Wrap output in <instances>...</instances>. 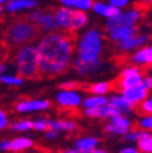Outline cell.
Returning a JSON list of instances; mask_svg holds the SVG:
<instances>
[{"instance_id":"6da1fadb","label":"cell","mask_w":152,"mask_h":153,"mask_svg":"<svg viewBox=\"0 0 152 153\" xmlns=\"http://www.w3.org/2000/svg\"><path fill=\"white\" fill-rule=\"evenodd\" d=\"M38 74L54 76L64 73L73 59V38L63 33L51 32L37 45Z\"/></svg>"},{"instance_id":"7a4b0ae2","label":"cell","mask_w":152,"mask_h":153,"mask_svg":"<svg viewBox=\"0 0 152 153\" xmlns=\"http://www.w3.org/2000/svg\"><path fill=\"white\" fill-rule=\"evenodd\" d=\"M37 36V26L29 19L14 22L6 32V42L11 47L30 44Z\"/></svg>"},{"instance_id":"3957f363","label":"cell","mask_w":152,"mask_h":153,"mask_svg":"<svg viewBox=\"0 0 152 153\" xmlns=\"http://www.w3.org/2000/svg\"><path fill=\"white\" fill-rule=\"evenodd\" d=\"M16 71L22 78H33L38 74L37 47L26 44L18 49L15 55Z\"/></svg>"},{"instance_id":"277c9868","label":"cell","mask_w":152,"mask_h":153,"mask_svg":"<svg viewBox=\"0 0 152 153\" xmlns=\"http://www.w3.org/2000/svg\"><path fill=\"white\" fill-rule=\"evenodd\" d=\"M104 40L103 34L97 29H91L85 32L77 41V53L81 57L97 59L103 53Z\"/></svg>"},{"instance_id":"5b68a950","label":"cell","mask_w":152,"mask_h":153,"mask_svg":"<svg viewBox=\"0 0 152 153\" xmlns=\"http://www.w3.org/2000/svg\"><path fill=\"white\" fill-rule=\"evenodd\" d=\"M141 11L137 8H132L127 11H121L118 15L108 19L107 29L110 27H121V26H133L137 27V23L141 21Z\"/></svg>"},{"instance_id":"8992f818","label":"cell","mask_w":152,"mask_h":153,"mask_svg":"<svg viewBox=\"0 0 152 153\" xmlns=\"http://www.w3.org/2000/svg\"><path fill=\"white\" fill-rule=\"evenodd\" d=\"M29 21L32 23H34L36 26H38V27L45 33L55 32L58 29V25H56V22H55L54 15L51 13L41 11V10H34V11H32V13L29 14Z\"/></svg>"},{"instance_id":"52a82bcc","label":"cell","mask_w":152,"mask_h":153,"mask_svg":"<svg viewBox=\"0 0 152 153\" xmlns=\"http://www.w3.org/2000/svg\"><path fill=\"white\" fill-rule=\"evenodd\" d=\"M101 67V57L97 59H89V57H81L77 55L73 60V68L79 75H88V74L96 73Z\"/></svg>"},{"instance_id":"ba28073f","label":"cell","mask_w":152,"mask_h":153,"mask_svg":"<svg viewBox=\"0 0 152 153\" xmlns=\"http://www.w3.org/2000/svg\"><path fill=\"white\" fill-rule=\"evenodd\" d=\"M51 107V102L45 99H30L22 100L15 104V109L19 114H33V112L47 111Z\"/></svg>"},{"instance_id":"9c48e42d","label":"cell","mask_w":152,"mask_h":153,"mask_svg":"<svg viewBox=\"0 0 152 153\" xmlns=\"http://www.w3.org/2000/svg\"><path fill=\"white\" fill-rule=\"evenodd\" d=\"M132 128V122L124 114H119L114 118H111L110 122L106 124V131L114 135H125Z\"/></svg>"},{"instance_id":"30bf717a","label":"cell","mask_w":152,"mask_h":153,"mask_svg":"<svg viewBox=\"0 0 152 153\" xmlns=\"http://www.w3.org/2000/svg\"><path fill=\"white\" fill-rule=\"evenodd\" d=\"M82 96L77 90H59L56 93V102L63 108H77L82 104Z\"/></svg>"},{"instance_id":"8fae6325","label":"cell","mask_w":152,"mask_h":153,"mask_svg":"<svg viewBox=\"0 0 152 153\" xmlns=\"http://www.w3.org/2000/svg\"><path fill=\"white\" fill-rule=\"evenodd\" d=\"M147 41H148V34L137 32L136 34L129 36V37L118 41V48L122 52H130L140 47H143V45H147Z\"/></svg>"},{"instance_id":"7c38bea8","label":"cell","mask_w":152,"mask_h":153,"mask_svg":"<svg viewBox=\"0 0 152 153\" xmlns=\"http://www.w3.org/2000/svg\"><path fill=\"white\" fill-rule=\"evenodd\" d=\"M54 19L58 25V29L63 30H73V10L67 7H60L55 11Z\"/></svg>"},{"instance_id":"4fadbf2b","label":"cell","mask_w":152,"mask_h":153,"mask_svg":"<svg viewBox=\"0 0 152 153\" xmlns=\"http://www.w3.org/2000/svg\"><path fill=\"white\" fill-rule=\"evenodd\" d=\"M84 114H85L86 116H89V118L111 119V118H114V116H117V115H119L121 112L107 102V104L101 105V107H97V108H85Z\"/></svg>"},{"instance_id":"5bb4252c","label":"cell","mask_w":152,"mask_h":153,"mask_svg":"<svg viewBox=\"0 0 152 153\" xmlns=\"http://www.w3.org/2000/svg\"><path fill=\"white\" fill-rule=\"evenodd\" d=\"M148 93H149V90L145 89L143 85L133 86V88L122 90V96L133 105H139L143 100H145L148 97Z\"/></svg>"},{"instance_id":"9a60e30c","label":"cell","mask_w":152,"mask_h":153,"mask_svg":"<svg viewBox=\"0 0 152 153\" xmlns=\"http://www.w3.org/2000/svg\"><path fill=\"white\" fill-rule=\"evenodd\" d=\"M139 32L137 27H133V26H121V27H110L107 29V34L110 37L111 41L118 42L124 38L129 37V36H133Z\"/></svg>"},{"instance_id":"2e32d148","label":"cell","mask_w":152,"mask_h":153,"mask_svg":"<svg viewBox=\"0 0 152 153\" xmlns=\"http://www.w3.org/2000/svg\"><path fill=\"white\" fill-rule=\"evenodd\" d=\"M132 62L140 66H149L152 62V47L143 45V47L137 48L134 53L132 55Z\"/></svg>"},{"instance_id":"e0dca14e","label":"cell","mask_w":152,"mask_h":153,"mask_svg":"<svg viewBox=\"0 0 152 153\" xmlns=\"http://www.w3.org/2000/svg\"><path fill=\"white\" fill-rule=\"evenodd\" d=\"M37 0H8L7 1V11L8 13H19L26 10H33L37 7Z\"/></svg>"},{"instance_id":"ac0fdd59","label":"cell","mask_w":152,"mask_h":153,"mask_svg":"<svg viewBox=\"0 0 152 153\" xmlns=\"http://www.w3.org/2000/svg\"><path fill=\"white\" fill-rule=\"evenodd\" d=\"M92 10H93V13H96L97 15L104 16V18H107V19L112 18V16L118 15V14L121 13L119 8L111 6V4H108V3H104V1H96V3H93Z\"/></svg>"},{"instance_id":"d6986e66","label":"cell","mask_w":152,"mask_h":153,"mask_svg":"<svg viewBox=\"0 0 152 153\" xmlns=\"http://www.w3.org/2000/svg\"><path fill=\"white\" fill-rule=\"evenodd\" d=\"M108 104L112 105L114 108H117L121 114H127L134 108V105L129 102L122 94H114L108 99Z\"/></svg>"},{"instance_id":"ffe728a7","label":"cell","mask_w":152,"mask_h":153,"mask_svg":"<svg viewBox=\"0 0 152 153\" xmlns=\"http://www.w3.org/2000/svg\"><path fill=\"white\" fill-rule=\"evenodd\" d=\"M34 145L32 138L29 137H16L14 140L8 141V150H13V152H22V150L30 149V148Z\"/></svg>"},{"instance_id":"44dd1931","label":"cell","mask_w":152,"mask_h":153,"mask_svg":"<svg viewBox=\"0 0 152 153\" xmlns=\"http://www.w3.org/2000/svg\"><path fill=\"white\" fill-rule=\"evenodd\" d=\"M143 74H134V75H127V76H121L118 81V90H125L133 86H139L143 82Z\"/></svg>"},{"instance_id":"7402d4cb","label":"cell","mask_w":152,"mask_h":153,"mask_svg":"<svg viewBox=\"0 0 152 153\" xmlns=\"http://www.w3.org/2000/svg\"><path fill=\"white\" fill-rule=\"evenodd\" d=\"M99 143V140L95 137H82L77 140L76 142V149L79 153H91Z\"/></svg>"},{"instance_id":"603a6c76","label":"cell","mask_w":152,"mask_h":153,"mask_svg":"<svg viewBox=\"0 0 152 153\" xmlns=\"http://www.w3.org/2000/svg\"><path fill=\"white\" fill-rule=\"evenodd\" d=\"M60 4L63 7H67V8L71 10H79V11H89L92 8L93 0H59Z\"/></svg>"},{"instance_id":"cb8c5ba5","label":"cell","mask_w":152,"mask_h":153,"mask_svg":"<svg viewBox=\"0 0 152 153\" xmlns=\"http://www.w3.org/2000/svg\"><path fill=\"white\" fill-rule=\"evenodd\" d=\"M48 128L56 131H74L77 128L76 122L71 120H48Z\"/></svg>"},{"instance_id":"d4e9b609","label":"cell","mask_w":152,"mask_h":153,"mask_svg":"<svg viewBox=\"0 0 152 153\" xmlns=\"http://www.w3.org/2000/svg\"><path fill=\"white\" fill-rule=\"evenodd\" d=\"M108 102V99L106 96H99V94H92L86 97L85 100H82V105L84 109L85 108H97V107H101Z\"/></svg>"},{"instance_id":"484cf974","label":"cell","mask_w":152,"mask_h":153,"mask_svg":"<svg viewBox=\"0 0 152 153\" xmlns=\"http://www.w3.org/2000/svg\"><path fill=\"white\" fill-rule=\"evenodd\" d=\"M88 25V15L84 11L73 10V30H79Z\"/></svg>"},{"instance_id":"4316f807","label":"cell","mask_w":152,"mask_h":153,"mask_svg":"<svg viewBox=\"0 0 152 153\" xmlns=\"http://www.w3.org/2000/svg\"><path fill=\"white\" fill-rule=\"evenodd\" d=\"M137 150L140 153H152V135L147 133L144 137L137 141Z\"/></svg>"},{"instance_id":"83f0119b","label":"cell","mask_w":152,"mask_h":153,"mask_svg":"<svg viewBox=\"0 0 152 153\" xmlns=\"http://www.w3.org/2000/svg\"><path fill=\"white\" fill-rule=\"evenodd\" d=\"M0 81L8 86H21L23 83L22 76L15 75V74H1L0 75Z\"/></svg>"},{"instance_id":"f1b7e54d","label":"cell","mask_w":152,"mask_h":153,"mask_svg":"<svg viewBox=\"0 0 152 153\" xmlns=\"http://www.w3.org/2000/svg\"><path fill=\"white\" fill-rule=\"evenodd\" d=\"M89 90H91L92 94L106 96L111 90V83L104 82V81H103V82H96V83H93V85L89 88Z\"/></svg>"},{"instance_id":"f546056e","label":"cell","mask_w":152,"mask_h":153,"mask_svg":"<svg viewBox=\"0 0 152 153\" xmlns=\"http://www.w3.org/2000/svg\"><path fill=\"white\" fill-rule=\"evenodd\" d=\"M147 133H148V131L141 130V128H139V130H132V128H130V130L124 135V138H125V141H127V142H137V141H139L141 137H144Z\"/></svg>"},{"instance_id":"4dcf8cb0","label":"cell","mask_w":152,"mask_h":153,"mask_svg":"<svg viewBox=\"0 0 152 153\" xmlns=\"http://www.w3.org/2000/svg\"><path fill=\"white\" fill-rule=\"evenodd\" d=\"M11 128L14 131H18V133H25V131L32 130V120H28V119H22V120H18L15 123L11 124Z\"/></svg>"},{"instance_id":"1f68e13d","label":"cell","mask_w":152,"mask_h":153,"mask_svg":"<svg viewBox=\"0 0 152 153\" xmlns=\"http://www.w3.org/2000/svg\"><path fill=\"white\" fill-rule=\"evenodd\" d=\"M32 128L37 131H47L48 130V120L47 119H36L32 122Z\"/></svg>"},{"instance_id":"d6a6232c","label":"cell","mask_w":152,"mask_h":153,"mask_svg":"<svg viewBox=\"0 0 152 153\" xmlns=\"http://www.w3.org/2000/svg\"><path fill=\"white\" fill-rule=\"evenodd\" d=\"M139 126L141 130H145V131H149L152 128V118L151 115H144L143 118L140 119L139 122Z\"/></svg>"},{"instance_id":"836d02e7","label":"cell","mask_w":152,"mask_h":153,"mask_svg":"<svg viewBox=\"0 0 152 153\" xmlns=\"http://www.w3.org/2000/svg\"><path fill=\"white\" fill-rule=\"evenodd\" d=\"M140 109L144 115H151L152 112V99L151 97H147L145 100L140 102Z\"/></svg>"},{"instance_id":"e575fe53","label":"cell","mask_w":152,"mask_h":153,"mask_svg":"<svg viewBox=\"0 0 152 153\" xmlns=\"http://www.w3.org/2000/svg\"><path fill=\"white\" fill-rule=\"evenodd\" d=\"M134 74H141V70L136 66H129L125 70H122L121 76H127V75H134Z\"/></svg>"},{"instance_id":"d590c367","label":"cell","mask_w":152,"mask_h":153,"mask_svg":"<svg viewBox=\"0 0 152 153\" xmlns=\"http://www.w3.org/2000/svg\"><path fill=\"white\" fill-rule=\"evenodd\" d=\"M78 82L76 81H64V82L60 83V89H64V90H76L78 89Z\"/></svg>"},{"instance_id":"8d00e7d4","label":"cell","mask_w":152,"mask_h":153,"mask_svg":"<svg viewBox=\"0 0 152 153\" xmlns=\"http://www.w3.org/2000/svg\"><path fill=\"white\" fill-rule=\"evenodd\" d=\"M130 0H108V4H111V6L117 7V8H125V7L129 4Z\"/></svg>"},{"instance_id":"74e56055","label":"cell","mask_w":152,"mask_h":153,"mask_svg":"<svg viewBox=\"0 0 152 153\" xmlns=\"http://www.w3.org/2000/svg\"><path fill=\"white\" fill-rule=\"evenodd\" d=\"M8 124H10V122H8L6 112L0 109V130H4L6 127H8Z\"/></svg>"},{"instance_id":"f35d334b","label":"cell","mask_w":152,"mask_h":153,"mask_svg":"<svg viewBox=\"0 0 152 153\" xmlns=\"http://www.w3.org/2000/svg\"><path fill=\"white\" fill-rule=\"evenodd\" d=\"M141 85H143L145 89L151 90V88H152V76L151 75L143 76V82H141Z\"/></svg>"},{"instance_id":"ab89813d","label":"cell","mask_w":152,"mask_h":153,"mask_svg":"<svg viewBox=\"0 0 152 153\" xmlns=\"http://www.w3.org/2000/svg\"><path fill=\"white\" fill-rule=\"evenodd\" d=\"M45 137H47V140H55V138H58V133L54 130H51V128H48L47 133H45Z\"/></svg>"},{"instance_id":"60d3db41","label":"cell","mask_w":152,"mask_h":153,"mask_svg":"<svg viewBox=\"0 0 152 153\" xmlns=\"http://www.w3.org/2000/svg\"><path fill=\"white\" fill-rule=\"evenodd\" d=\"M119 153H139V150L134 146H126V148H124V149H121Z\"/></svg>"},{"instance_id":"b9f144b4","label":"cell","mask_w":152,"mask_h":153,"mask_svg":"<svg viewBox=\"0 0 152 153\" xmlns=\"http://www.w3.org/2000/svg\"><path fill=\"white\" fill-rule=\"evenodd\" d=\"M0 150H3V152L8 150V141H1L0 142Z\"/></svg>"},{"instance_id":"7bdbcfd3","label":"cell","mask_w":152,"mask_h":153,"mask_svg":"<svg viewBox=\"0 0 152 153\" xmlns=\"http://www.w3.org/2000/svg\"><path fill=\"white\" fill-rule=\"evenodd\" d=\"M7 70H8V67H7V64H0V75L1 74H7Z\"/></svg>"},{"instance_id":"ee69618b","label":"cell","mask_w":152,"mask_h":153,"mask_svg":"<svg viewBox=\"0 0 152 153\" xmlns=\"http://www.w3.org/2000/svg\"><path fill=\"white\" fill-rule=\"evenodd\" d=\"M91 153H108V152H107V150H104V149H100V148H97V146H96L95 149H93Z\"/></svg>"},{"instance_id":"f6af8a7d","label":"cell","mask_w":152,"mask_h":153,"mask_svg":"<svg viewBox=\"0 0 152 153\" xmlns=\"http://www.w3.org/2000/svg\"><path fill=\"white\" fill-rule=\"evenodd\" d=\"M62 153H79L78 150L74 148V149H69V150H64V152H62Z\"/></svg>"},{"instance_id":"bcb514c9","label":"cell","mask_w":152,"mask_h":153,"mask_svg":"<svg viewBox=\"0 0 152 153\" xmlns=\"http://www.w3.org/2000/svg\"><path fill=\"white\" fill-rule=\"evenodd\" d=\"M140 1H143V3H147V4H149L152 1V0H140Z\"/></svg>"},{"instance_id":"7dc6e473","label":"cell","mask_w":152,"mask_h":153,"mask_svg":"<svg viewBox=\"0 0 152 153\" xmlns=\"http://www.w3.org/2000/svg\"><path fill=\"white\" fill-rule=\"evenodd\" d=\"M8 0H0V4H6Z\"/></svg>"},{"instance_id":"c3c4849f","label":"cell","mask_w":152,"mask_h":153,"mask_svg":"<svg viewBox=\"0 0 152 153\" xmlns=\"http://www.w3.org/2000/svg\"><path fill=\"white\" fill-rule=\"evenodd\" d=\"M3 13V7H1V4H0V14Z\"/></svg>"},{"instance_id":"681fc988","label":"cell","mask_w":152,"mask_h":153,"mask_svg":"<svg viewBox=\"0 0 152 153\" xmlns=\"http://www.w3.org/2000/svg\"><path fill=\"white\" fill-rule=\"evenodd\" d=\"M139 153H140V152H139Z\"/></svg>"}]
</instances>
